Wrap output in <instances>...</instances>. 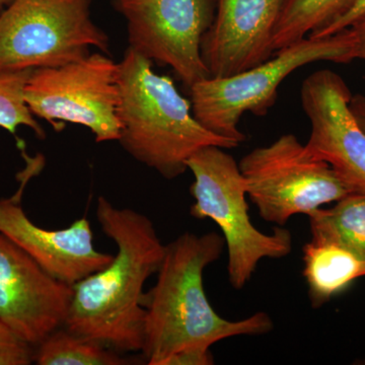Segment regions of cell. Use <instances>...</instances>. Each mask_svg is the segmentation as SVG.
Listing matches in <instances>:
<instances>
[{
  "label": "cell",
  "mask_w": 365,
  "mask_h": 365,
  "mask_svg": "<svg viewBox=\"0 0 365 365\" xmlns=\"http://www.w3.org/2000/svg\"><path fill=\"white\" fill-rule=\"evenodd\" d=\"M96 215L117 253L106 267L72 285L64 328L119 353L143 350L144 285L158 272L165 245L148 216L98 197Z\"/></svg>",
  "instance_id": "1"
},
{
  "label": "cell",
  "mask_w": 365,
  "mask_h": 365,
  "mask_svg": "<svg viewBox=\"0 0 365 365\" xmlns=\"http://www.w3.org/2000/svg\"><path fill=\"white\" fill-rule=\"evenodd\" d=\"M225 242L217 232H186L169 245L158 270L157 282L144 297V341L141 350L150 365H165L178 352L210 349L237 336H259L274 328L267 313L230 321L209 302L204 271L222 257Z\"/></svg>",
  "instance_id": "2"
},
{
  "label": "cell",
  "mask_w": 365,
  "mask_h": 365,
  "mask_svg": "<svg viewBox=\"0 0 365 365\" xmlns=\"http://www.w3.org/2000/svg\"><path fill=\"white\" fill-rule=\"evenodd\" d=\"M118 141L165 179L182 176L189 158L204 146L232 150L240 145L199 123L191 101L178 91L174 81L155 73L153 61L130 47L118 63Z\"/></svg>",
  "instance_id": "3"
},
{
  "label": "cell",
  "mask_w": 365,
  "mask_h": 365,
  "mask_svg": "<svg viewBox=\"0 0 365 365\" xmlns=\"http://www.w3.org/2000/svg\"><path fill=\"white\" fill-rule=\"evenodd\" d=\"M355 59L356 39L350 28L330 37H307L248 71L194 83L189 88L192 112L207 130L241 144L246 140L239 129L242 115L265 116L277 101L281 83L290 73L314 62L349 63Z\"/></svg>",
  "instance_id": "4"
},
{
  "label": "cell",
  "mask_w": 365,
  "mask_h": 365,
  "mask_svg": "<svg viewBox=\"0 0 365 365\" xmlns=\"http://www.w3.org/2000/svg\"><path fill=\"white\" fill-rule=\"evenodd\" d=\"M225 148L204 146L189 158L194 177L190 208L193 217L215 222L227 247V275L235 289H242L263 259H281L292 253V232L283 227L265 234L250 220L248 191L239 163Z\"/></svg>",
  "instance_id": "5"
},
{
  "label": "cell",
  "mask_w": 365,
  "mask_h": 365,
  "mask_svg": "<svg viewBox=\"0 0 365 365\" xmlns=\"http://www.w3.org/2000/svg\"><path fill=\"white\" fill-rule=\"evenodd\" d=\"M91 0H14L0 14V72L35 71L108 53L91 18Z\"/></svg>",
  "instance_id": "6"
},
{
  "label": "cell",
  "mask_w": 365,
  "mask_h": 365,
  "mask_svg": "<svg viewBox=\"0 0 365 365\" xmlns=\"http://www.w3.org/2000/svg\"><path fill=\"white\" fill-rule=\"evenodd\" d=\"M239 167L259 215L279 227L353 193L328 163L314 158L292 133L255 148Z\"/></svg>",
  "instance_id": "7"
},
{
  "label": "cell",
  "mask_w": 365,
  "mask_h": 365,
  "mask_svg": "<svg viewBox=\"0 0 365 365\" xmlns=\"http://www.w3.org/2000/svg\"><path fill=\"white\" fill-rule=\"evenodd\" d=\"M25 101L34 116L90 129L97 143L118 141V63L101 53L64 66L32 71Z\"/></svg>",
  "instance_id": "8"
},
{
  "label": "cell",
  "mask_w": 365,
  "mask_h": 365,
  "mask_svg": "<svg viewBox=\"0 0 365 365\" xmlns=\"http://www.w3.org/2000/svg\"><path fill=\"white\" fill-rule=\"evenodd\" d=\"M124 16L129 47L172 67L184 85L210 78L201 44L213 20L211 0H114Z\"/></svg>",
  "instance_id": "9"
},
{
  "label": "cell",
  "mask_w": 365,
  "mask_h": 365,
  "mask_svg": "<svg viewBox=\"0 0 365 365\" xmlns=\"http://www.w3.org/2000/svg\"><path fill=\"white\" fill-rule=\"evenodd\" d=\"M351 98L344 79L329 69L307 76L300 88L312 125L307 150L328 163L353 193L365 195V132L350 110Z\"/></svg>",
  "instance_id": "10"
},
{
  "label": "cell",
  "mask_w": 365,
  "mask_h": 365,
  "mask_svg": "<svg viewBox=\"0 0 365 365\" xmlns=\"http://www.w3.org/2000/svg\"><path fill=\"white\" fill-rule=\"evenodd\" d=\"M73 288L0 234V319L34 348L66 324Z\"/></svg>",
  "instance_id": "11"
},
{
  "label": "cell",
  "mask_w": 365,
  "mask_h": 365,
  "mask_svg": "<svg viewBox=\"0 0 365 365\" xmlns=\"http://www.w3.org/2000/svg\"><path fill=\"white\" fill-rule=\"evenodd\" d=\"M285 0H218L201 54L210 78H228L267 61Z\"/></svg>",
  "instance_id": "12"
},
{
  "label": "cell",
  "mask_w": 365,
  "mask_h": 365,
  "mask_svg": "<svg viewBox=\"0 0 365 365\" xmlns=\"http://www.w3.org/2000/svg\"><path fill=\"white\" fill-rule=\"evenodd\" d=\"M0 234L69 285L106 267L114 257L95 248L88 218H78L61 230H47L28 217L16 196L0 199Z\"/></svg>",
  "instance_id": "13"
},
{
  "label": "cell",
  "mask_w": 365,
  "mask_h": 365,
  "mask_svg": "<svg viewBox=\"0 0 365 365\" xmlns=\"http://www.w3.org/2000/svg\"><path fill=\"white\" fill-rule=\"evenodd\" d=\"M302 252L304 277L314 307L324 306L365 276L364 262L336 245L311 241Z\"/></svg>",
  "instance_id": "14"
},
{
  "label": "cell",
  "mask_w": 365,
  "mask_h": 365,
  "mask_svg": "<svg viewBox=\"0 0 365 365\" xmlns=\"http://www.w3.org/2000/svg\"><path fill=\"white\" fill-rule=\"evenodd\" d=\"M312 241L328 242L354 255L365 263V195L351 193L333 207L309 215Z\"/></svg>",
  "instance_id": "15"
},
{
  "label": "cell",
  "mask_w": 365,
  "mask_h": 365,
  "mask_svg": "<svg viewBox=\"0 0 365 365\" xmlns=\"http://www.w3.org/2000/svg\"><path fill=\"white\" fill-rule=\"evenodd\" d=\"M354 0H285L273 35L274 53L332 23Z\"/></svg>",
  "instance_id": "16"
},
{
  "label": "cell",
  "mask_w": 365,
  "mask_h": 365,
  "mask_svg": "<svg viewBox=\"0 0 365 365\" xmlns=\"http://www.w3.org/2000/svg\"><path fill=\"white\" fill-rule=\"evenodd\" d=\"M39 365H123L120 353L96 341L86 339L66 328L57 329L43 340L34 353Z\"/></svg>",
  "instance_id": "17"
},
{
  "label": "cell",
  "mask_w": 365,
  "mask_h": 365,
  "mask_svg": "<svg viewBox=\"0 0 365 365\" xmlns=\"http://www.w3.org/2000/svg\"><path fill=\"white\" fill-rule=\"evenodd\" d=\"M33 71L0 72V127L16 134L20 126L32 129L39 138L45 131L25 101V86Z\"/></svg>",
  "instance_id": "18"
},
{
  "label": "cell",
  "mask_w": 365,
  "mask_h": 365,
  "mask_svg": "<svg viewBox=\"0 0 365 365\" xmlns=\"http://www.w3.org/2000/svg\"><path fill=\"white\" fill-rule=\"evenodd\" d=\"M35 348L21 340L0 319V365H28Z\"/></svg>",
  "instance_id": "19"
},
{
  "label": "cell",
  "mask_w": 365,
  "mask_h": 365,
  "mask_svg": "<svg viewBox=\"0 0 365 365\" xmlns=\"http://www.w3.org/2000/svg\"><path fill=\"white\" fill-rule=\"evenodd\" d=\"M364 19H365V0H354L351 6L348 7L336 20L327 25L325 28L321 29L318 32L312 34L309 37L316 38V39L330 37L342 32L346 29L351 28L353 25Z\"/></svg>",
  "instance_id": "20"
},
{
  "label": "cell",
  "mask_w": 365,
  "mask_h": 365,
  "mask_svg": "<svg viewBox=\"0 0 365 365\" xmlns=\"http://www.w3.org/2000/svg\"><path fill=\"white\" fill-rule=\"evenodd\" d=\"M210 349H188L178 352L165 365H210L215 364Z\"/></svg>",
  "instance_id": "21"
},
{
  "label": "cell",
  "mask_w": 365,
  "mask_h": 365,
  "mask_svg": "<svg viewBox=\"0 0 365 365\" xmlns=\"http://www.w3.org/2000/svg\"><path fill=\"white\" fill-rule=\"evenodd\" d=\"M349 107L353 116L356 119L357 123L361 127L362 130L365 132V96H352Z\"/></svg>",
  "instance_id": "22"
},
{
  "label": "cell",
  "mask_w": 365,
  "mask_h": 365,
  "mask_svg": "<svg viewBox=\"0 0 365 365\" xmlns=\"http://www.w3.org/2000/svg\"><path fill=\"white\" fill-rule=\"evenodd\" d=\"M356 39V59L365 60V19L351 26Z\"/></svg>",
  "instance_id": "23"
},
{
  "label": "cell",
  "mask_w": 365,
  "mask_h": 365,
  "mask_svg": "<svg viewBox=\"0 0 365 365\" xmlns=\"http://www.w3.org/2000/svg\"><path fill=\"white\" fill-rule=\"evenodd\" d=\"M13 1L14 0H0V14H1L2 11H4V9H6V7Z\"/></svg>",
  "instance_id": "24"
}]
</instances>
